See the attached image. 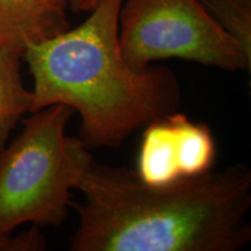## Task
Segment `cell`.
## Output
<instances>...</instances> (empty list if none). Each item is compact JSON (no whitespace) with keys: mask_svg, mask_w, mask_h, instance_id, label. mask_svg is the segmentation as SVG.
I'll use <instances>...</instances> for the list:
<instances>
[{"mask_svg":"<svg viewBox=\"0 0 251 251\" xmlns=\"http://www.w3.org/2000/svg\"><path fill=\"white\" fill-rule=\"evenodd\" d=\"M199 2L251 57V0H199Z\"/></svg>","mask_w":251,"mask_h":251,"instance_id":"ba28073f","label":"cell"},{"mask_svg":"<svg viewBox=\"0 0 251 251\" xmlns=\"http://www.w3.org/2000/svg\"><path fill=\"white\" fill-rule=\"evenodd\" d=\"M90 0H69V7L75 13L79 12H87L89 9Z\"/></svg>","mask_w":251,"mask_h":251,"instance_id":"30bf717a","label":"cell"},{"mask_svg":"<svg viewBox=\"0 0 251 251\" xmlns=\"http://www.w3.org/2000/svg\"><path fill=\"white\" fill-rule=\"evenodd\" d=\"M119 42L126 62L137 70L169 58L251 70L250 56L199 0H124Z\"/></svg>","mask_w":251,"mask_h":251,"instance_id":"277c9868","label":"cell"},{"mask_svg":"<svg viewBox=\"0 0 251 251\" xmlns=\"http://www.w3.org/2000/svg\"><path fill=\"white\" fill-rule=\"evenodd\" d=\"M97 2V0H90V2H89V9H87V12H90L91 9L93 8V6H94V4H96Z\"/></svg>","mask_w":251,"mask_h":251,"instance_id":"8fae6325","label":"cell"},{"mask_svg":"<svg viewBox=\"0 0 251 251\" xmlns=\"http://www.w3.org/2000/svg\"><path fill=\"white\" fill-rule=\"evenodd\" d=\"M215 158L208 126L177 111L143 128L135 172L144 183L166 185L212 170Z\"/></svg>","mask_w":251,"mask_h":251,"instance_id":"5b68a950","label":"cell"},{"mask_svg":"<svg viewBox=\"0 0 251 251\" xmlns=\"http://www.w3.org/2000/svg\"><path fill=\"white\" fill-rule=\"evenodd\" d=\"M45 248V236L34 226L18 235H0V251H40Z\"/></svg>","mask_w":251,"mask_h":251,"instance_id":"9c48e42d","label":"cell"},{"mask_svg":"<svg viewBox=\"0 0 251 251\" xmlns=\"http://www.w3.org/2000/svg\"><path fill=\"white\" fill-rule=\"evenodd\" d=\"M19 55L0 50V149L14 128L30 113L31 92L24 85Z\"/></svg>","mask_w":251,"mask_h":251,"instance_id":"52a82bcc","label":"cell"},{"mask_svg":"<svg viewBox=\"0 0 251 251\" xmlns=\"http://www.w3.org/2000/svg\"><path fill=\"white\" fill-rule=\"evenodd\" d=\"M122 1L97 0L83 24L28 46L23 55L34 83L30 113L51 105L79 113V137L90 150L118 148L181 103L170 69L137 70L126 62L119 42Z\"/></svg>","mask_w":251,"mask_h":251,"instance_id":"7a4b0ae2","label":"cell"},{"mask_svg":"<svg viewBox=\"0 0 251 251\" xmlns=\"http://www.w3.org/2000/svg\"><path fill=\"white\" fill-rule=\"evenodd\" d=\"M71 201V251H240L251 241V171L236 163L166 185L94 161Z\"/></svg>","mask_w":251,"mask_h":251,"instance_id":"6da1fadb","label":"cell"},{"mask_svg":"<svg viewBox=\"0 0 251 251\" xmlns=\"http://www.w3.org/2000/svg\"><path fill=\"white\" fill-rule=\"evenodd\" d=\"M69 0H0V50L23 57L28 46L70 28Z\"/></svg>","mask_w":251,"mask_h":251,"instance_id":"8992f818","label":"cell"},{"mask_svg":"<svg viewBox=\"0 0 251 251\" xmlns=\"http://www.w3.org/2000/svg\"><path fill=\"white\" fill-rule=\"evenodd\" d=\"M30 114L17 139L0 149V235L24 225L62 226L71 191L94 162L79 136L67 135L74 109L51 105Z\"/></svg>","mask_w":251,"mask_h":251,"instance_id":"3957f363","label":"cell"}]
</instances>
